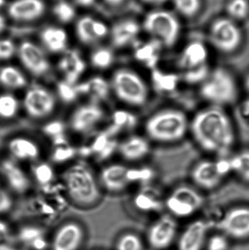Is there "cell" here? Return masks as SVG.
I'll return each mask as SVG.
<instances>
[{
  "label": "cell",
  "mask_w": 249,
  "mask_h": 250,
  "mask_svg": "<svg viewBox=\"0 0 249 250\" xmlns=\"http://www.w3.org/2000/svg\"><path fill=\"white\" fill-rule=\"evenodd\" d=\"M83 239V231L77 223H70L58 229L53 240L52 250H77Z\"/></svg>",
  "instance_id": "obj_22"
},
{
  "label": "cell",
  "mask_w": 249,
  "mask_h": 250,
  "mask_svg": "<svg viewBox=\"0 0 249 250\" xmlns=\"http://www.w3.org/2000/svg\"><path fill=\"white\" fill-rule=\"evenodd\" d=\"M56 91V95L58 101H61L64 104L74 103L80 96L76 84H73L64 80L60 81L57 83Z\"/></svg>",
  "instance_id": "obj_40"
},
{
  "label": "cell",
  "mask_w": 249,
  "mask_h": 250,
  "mask_svg": "<svg viewBox=\"0 0 249 250\" xmlns=\"http://www.w3.org/2000/svg\"><path fill=\"white\" fill-rule=\"evenodd\" d=\"M75 1H76V3L78 4L79 5L86 7V6H90L93 4L95 0H75Z\"/></svg>",
  "instance_id": "obj_52"
},
{
  "label": "cell",
  "mask_w": 249,
  "mask_h": 250,
  "mask_svg": "<svg viewBox=\"0 0 249 250\" xmlns=\"http://www.w3.org/2000/svg\"><path fill=\"white\" fill-rule=\"evenodd\" d=\"M13 205V200L10 192L0 188V214L8 212Z\"/></svg>",
  "instance_id": "obj_48"
},
{
  "label": "cell",
  "mask_w": 249,
  "mask_h": 250,
  "mask_svg": "<svg viewBox=\"0 0 249 250\" xmlns=\"http://www.w3.org/2000/svg\"><path fill=\"white\" fill-rule=\"evenodd\" d=\"M65 125L58 120H52L46 123L43 126V132L49 136L51 139L54 140L60 137L64 136Z\"/></svg>",
  "instance_id": "obj_44"
},
{
  "label": "cell",
  "mask_w": 249,
  "mask_h": 250,
  "mask_svg": "<svg viewBox=\"0 0 249 250\" xmlns=\"http://www.w3.org/2000/svg\"><path fill=\"white\" fill-rule=\"evenodd\" d=\"M190 120L183 110L165 108L153 113L145 122L146 136L153 142L171 144L182 141L190 132Z\"/></svg>",
  "instance_id": "obj_3"
},
{
  "label": "cell",
  "mask_w": 249,
  "mask_h": 250,
  "mask_svg": "<svg viewBox=\"0 0 249 250\" xmlns=\"http://www.w3.org/2000/svg\"><path fill=\"white\" fill-rule=\"evenodd\" d=\"M151 141L146 135H130L118 142L117 152L127 162H138L150 154Z\"/></svg>",
  "instance_id": "obj_19"
},
{
  "label": "cell",
  "mask_w": 249,
  "mask_h": 250,
  "mask_svg": "<svg viewBox=\"0 0 249 250\" xmlns=\"http://www.w3.org/2000/svg\"><path fill=\"white\" fill-rule=\"evenodd\" d=\"M177 231V223L171 216H164L151 227L148 233L149 245L153 249H166L172 244Z\"/></svg>",
  "instance_id": "obj_20"
},
{
  "label": "cell",
  "mask_w": 249,
  "mask_h": 250,
  "mask_svg": "<svg viewBox=\"0 0 249 250\" xmlns=\"http://www.w3.org/2000/svg\"><path fill=\"white\" fill-rule=\"evenodd\" d=\"M181 83L180 74L162 71L156 68L152 70L151 85L152 89L157 93L163 95L173 93Z\"/></svg>",
  "instance_id": "obj_26"
},
{
  "label": "cell",
  "mask_w": 249,
  "mask_h": 250,
  "mask_svg": "<svg viewBox=\"0 0 249 250\" xmlns=\"http://www.w3.org/2000/svg\"><path fill=\"white\" fill-rule=\"evenodd\" d=\"M9 157L18 163H35L39 161L42 148L37 140L29 135H16L5 144Z\"/></svg>",
  "instance_id": "obj_12"
},
{
  "label": "cell",
  "mask_w": 249,
  "mask_h": 250,
  "mask_svg": "<svg viewBox=\"0 0 249 250\" xmlns=\"http://www.w3.org/2000/svg\"><path fill=\"white\" fill-rule=\"evenodd\" d=\"M229 247L228 239L222 235H215L208 242V250H228Z\"/></svg>",
  "instance_id": "obj_46"
},
{
  "label": "cell",
  "mask_w": 249,
  "mask_h": 250,
  "mask_svg": "<svg viewBox=\"0 0 249 250\" xmlns=\"http://www.w3.org/2000/svg\"><path fill=\"white\" fill-rule=\"evenodd\" d=\"M0 175L10 191L23 195L30 190L32 179L20 163L10 157H4L0 160Z\"/></svg>",
  "instance_id": "obj_14"
},
{
  "label": "cell",
  "mask_w": 249,
  "mask_h": 250,
  "mask_svg": "<svg viewBox=\"0 0 249 250\" xmlns=\"http://www.w3.org/2000/svg\"><path fill=\"white\" fill-rule=\"evenodd\" d=\"M45 9L42 0H16L9 6L8 13L16 21H32L40 17Z\"/></svg>",
  "instance_id": "obj_25"
},
{
  "label": "cell",
  "mask_w": 249,
  "mask_h": 250,
  "mask_svg": "<svg viewBox=\"0 0 249 250\" xmlns=\"http://www.w3.org/2000/svg\"><path fill=\"white\" fill-rule=\"evenodd\" d=\"M56 148L51 154L52 160L57 163H63L70 160L76 154V150L70 146H67V143L54 145Z\"/></svg>",
  "instance_id": "obj_42"
},
{
  "label": "cell",
  "mask_w": 249,
  "mask_h": 250,
  "mask_svg": "<svg viewBox=\"0 0 249 250\" xmlns=\"http://www.w3.org/2000/svg\"><path fill=\"white\" fill-rule=\"evenodd\" d=\"M138 125L137 116L128 110L118 109L113 113L111 123L106 130L114 136L125 132H131Z\"/></svg>",
  "instance_id": "obj_28"
},
{
  "label": "cell",
  "mask_w": 249,
  "mask_h": 250,
  "mask_svg": "<svg viewBox=\"0 0 249 250\" xmlns=\"http://www.w3.org/2000/svg\"><path fill=\"white\" fill-rule=\"evenodd\" d=\"M218 227L234 239L249 237V207H238L229 210L219 221Z\"/></svg>",
  "instance_id": "obj_17"
},
{
  "label": "cell",
  "mask_w": 249,
  "mask_h": 250,
  "mask_svg": "<svg viewBox=\"0 0 249 250\" xmlns=\"http://www.w3.org/2000/svg\"><path fill=\"white\" fill-rule=\"evenodd\" d=\"M241 111H242L243 115H244L247 120H249V98L243 103Z\"/></svg>",
  "instance_id": "obj_50"
},
{
  "label": "cell",
  "mask_w": 249,
  "mask_h": 250,
  "mask_svg": "<svg viewBox=\"0 0 249 250\" xmlns=\"http://www.w3.org/2000/svg\"><path fill=\"white\" fill-rule=\"evenodd\" d=\"M208 38L210 45L218 52L230 55L242 48L245 34L241 23L225 16L211 22Z\"/></svg>",
  "instance_id": "obj_8"
},
{
  "label": "cell",
  "mask_w": 249,
  "mask_h": 250,
  "mask_svg": "<svg viewBox=\"0 0 249 250\" xmlns=\"http://www.w3.org/2000/svg\"><path fill=\"white\" fill-rule=\"evenodd\" d=\"M20 101L23 112L35 121L46 120L52 117L58 104L55 92L41 84L28 86Z\"/></svg>",
  "instance_id": "obj_9"
},
{
  "label": "cell",
  "mask_w": 249,
  "mask_h": 250,
  "mask_svg": "<svg viewBox=\"0 0 249 250\" xmlns=\"http://www.w3.org/2000/svg\"><path fill=\"white\" fill-rule=\"evenodd\" d=\"M175 13L187 19L197 16L203 7L202 0H171Z\"/></svg>",
  "instance_id": "obj_39"
},
{
  "label": "cell",
  "mask_w": 249,
  "mask_h": 250,
  "mask_svg": "<svg viewBox=\"0 0 249 250\" xmlns=\"http://www.w3.org/2000/svg\"><path fill=\"white\" fill-rule=\"evenodd\" d=\"M126 0H105L107 4H109L112 7H117V6L121 5Z\"/></svg>",
  "instance_id": "obj_51"
},
{
  "label": "cell",
  "mask_w": 249,
  "mask_h": 250,
  "mask_svg": "<svg viewBox=\"0 0 249 250\" xmlns=\"http://www.w3.org/2000/svg\"><path fill=\"white\" fill-rule=\"evenodd\" d=\"M111 93L124 105L140 108L150 98V86L136 70L127 67L116 69L109 80Z\"/></svg>",
  "instance_id": "obj_5"
},
{
  "label": "cell",
  "mask_w": 249,
  "mask_h": 250,
  "mask_svg": "<svg viewBox=\"0 0 249 250\" xmlns=\"http://www.w3.org/2000/svg\"><path fill=\"white\" fill-rule=\"evenodd\" d=\"M190 132L199 148L218 157H228L236 142V131L225 108L208 105L190 120Z\"/></svg>",
  "instance_id": "obj_1"
},
{
  "label": "cell",
  "mask_w": 249,
  "mask_h": 250,
  "mask_svg": "<svg viewBox=\"0 0 249 250\" xmlns=\"http://www.w3.org/2000/svg\"><path fill=\"white\" fill-rule=\"evenodd\" d=\"M9 250H15L12 249V248H11V249H10Z\"/></svg>",
  "instance_id": "obj_56"
},
{
  "label": "cell",
  "mask_w": 249,
  "mask_h": 250,
  "mask_svg": "<svg viewBox=\"0 0 249 250\" xmlns=\"http://www.w3.org/2000/svg\"><path fill=\"white\" fill-rule=\"evenodd\" d=\"M95 19L90 16H85L77 22L76 32L79 39L83 43L91 44L99 41L95 32Z\"/></svg>",
  "instance_id": "obj_37"
},
{
  "label": "cell",
  "mask_w": 249,
  "mask_h": 250,
  "mask_svg": "<svg viewBox=\"0 0 249 250\" xmlns=\"http://www.w3.org/2000/svg\"><path fill=\"white\" fill-rule=\"evenodd\" d=\"M155 177V171L149 166L131 167L120 163L106 165L98 173L102 189L117 193L131 185H149Z\"/></svg>",
  "instance_id": "obj_6"
},
{
  "label": "cell",
  "mask_w": 249,
  "mask_h": 250,
  "mask_svg": "<svg viewBox=\"0 0 249 250\" xmlns=\"http://www.w3.org/2000/svg\"><path fill=\"white\" fill-rule=\"evenodd\" d=\"M204 198L193 185H181L172 189L165 199L170 212L176 217H190L203 206Z\"/></svg>",
  "instance_id": "obj_10"
},
{
  "label": "cell",
  "mask_w": 249,
  "mask_h": 250,
  "mask_svg": "<svg viewBox=\"0 0 249 250\" xmlns=\"http://www.w3.org/2000/svg\"><path fill=\"white\" fill-rule=\"evenodd\" d=\"M142 31L141 22L134 18H123L117 21L110 29L111 43L118 49L131 46L137 42Z\"/></svg>",
  "instance_id": "obj_15"
},
{
  "label": "cell",
  "mask_w": 249,
  "mask_h": 250,
  "mask_svg": "<svg viewBox=\"0 0 249 250\" xmlns=\"http://www.w3.org/2000/svg\"><path fill=\"white\" fill-rule=\"evenodd\" d=\"M0 86L8 92L22 90L29 86V80L26 74L16 66H3L0 68Z\"/></svg>",
  "instance_id": "obj_27"
},
{
  "label": "cell",
  "mask_w": 249,
  "mask_h": 250,
  "mask_svg": "<svg viewBox=\"0 0 249 250\" xmlns=\"http://www.w3.org/2000/svg\"><path fill=\"white\" fill-rule=\"evenodd\" d=\"M141 24L143 31L165 48L175 46L182 32L179 16L162 7L148 12Z\"/></svg>",
  "instance_id": "obj_7"
},
{
  "label": "cell",
  "mask_w": 249,
  "mask_h": 250,
  "mask_svg": "<svg viewBox=\"0 0 249 250\" xmlns=\"http://www.w3.org/2000/svg\"><path fill=\"white\" fill-rule=\"evenodd\" d=\"M230 160L232 173L249 185V148L235 153L230 157Z\"/></svg>",
  "instance_id": "obj_33"
},
{
  "label": "cell",
  "mask_w": 249,
  "mask_h": 250,
  "mask_svg": "<svg viewBox=\"0 0 249 250\" xmlns=\"http://www.w3.org/2000/svg\"><path fill=\"white\" fill-rule=\"evenodd\" d=\"M149 185H143L134 197V202L139 209L154 211L162 207L160 194L157 189Z\"/></svg>",
  "instance_id": "obj_29"
},
{
  "label": "cell",
  "mask_w": 249,
  "mask_h": 250,
  "mask_svg": "<svg viewBox=\"0 0 249 250\" xmlns=\"http://www.w3.org/2000/svg\"><path fill=\"white\" fill-rule=\"evenodd\" d=\"M209 225L203 220L191 223L178 241L179 250H201L206 239Z\"/></svg>",
  "instance_id": "obj_24"
},
{
  "label": "cell",
  "mask_w": 249,
  "mask_h": 250,
  "mask_svg": "<svg viewBox=\"0 0 249 250\" xmlns=\"http://www.w3.org/2000/svg\"><path fill=\"white\" fill-rule=\"evenodd\" d=\"M11 236L10 230L4 222L0 221V250L11 249Z\"/></svg>",
  "instance_id": "obj_47"
},
{
  "label": "cell",
  "mask_w": 249,
  "mask_h": 250,
  "mask_svg": "<svg viewBox=\"0 0 249 250\" xmlns=\"http://www.w3.org/2000/svg\"><path fill=\"white\" fill-rule=\"evenodd\" d=\"M209 47L200 41H192L184 45L177 58V65L183 71L209 64Z\"/></svg>",
  "instance_id": "obj_18"
},
{
  "label": "cell",
  "mask_w": 249,
  "mask_h": 250,
  "mask_svg": "<svg viewBox=\"0 0 249 250\" xmlns=\"http://www.w3.org/2000/svg\"><path fill=\"white\" fill-rule=\"evenodd\" d=\"M192 185L199 189L213 190L223 182L216 166V160L203 159L196 163L190 171Z\"/></svg>",
  "instance_id": "obj_16"
},
{
  "label": "cell",
  "mask_w": 249,
  "mask_h": 250,
  "mask_svg": "<svg viewBox=\"0 0 249 250\" xmlns=\"http://www.w3.org/2000/svg\"><path fill=\"white\" fill-rule=\"evenodd\" d=\"M91 64L99 70L109 69L115 62V54L111 48H102L95 50L91 55Z\"/></svg>",
  "instance_id": "obj_36"
},
{
  "label": "cell",
  "mask_w": 249,
  "mask_h": 250,
  "mask_svg": "<svg viewBox=\"0 0 249 250\" xmlns=\"http://www.w3.org/2000/svg\"><path fill=\"white\" fill-rule=\"evenodd\" d=\"M116 250H143V244L137 235L127 233L118 241Z\"/></svg>",
  "instance_id": "obj_41"
},
{
  "label": "cell",
  "mask_w": 249,
  "mask_h": 250,
  "mask_svg": "<svg viewBox=\"0 0 249 250\" xmlns=\"http://www.w3.org/2000/svg\"><path fill=\"white\" fill-rule=\"evenodd\" d=\"M105 116L101 104L89 101L73 110L69 117L68 126L75 134L87 135L104 121Z\"/></svg>",
  "instance_id": "obj_11"
},
{
  "label": "cell",
  "mask_w": 249,
  "mask_h": 250,
  "mask_svg": "<svg viewBox=\"0 0 249 250\" xmlns=\"http://www.w3.org/2000/svg\"><path fill=\"white\" fill-rule=\"evenodd\" d=\"M32 177L38 185L42 188H46L54 185L56 171L52 165L39 160L32 163Z\"/></svg>",
  "instance_id": "obj_32"
},
{
  "label": "cell",
  "mask_w": 249,
  "mask_h": 250,
  "mask_svg": "<svg viewBox=\"0 0 249 250\" xmlns=\"http://www.w3.org/2000/svg\"><path fill=\"white\" fill-rule=\"evenodd\" d=\"M80 96H86L89 101L101 104L111 95L109 81L101 76H95L76 84Z\"/></svg>",
  "instance_id": "obj_21"
},
{
  "label": "cell",
  "mask_w": 249,
  "mask_h": 250,
  "mask_svg": "<svg viewBox=\"0 0 249 250\" xmlns=\"http://www.w3.org/2000/svg\"><path fill=\"white\" fill-rule=\"evenodd\" d=\"M199 95L209 105L225 108L238 101V81L232 72L226 67L212 69L209 77L199 86Z\"/></svg>",
  "instance_id": "obj_4"
},
{
  "label": "cell",
  "mask_w": 249,
  "mask_h": 250,
  "mask_svg": "<svg viewBox=\"0 0 249 250\" xmlns=\"http://www.w3.org/2000/svg\"><path fill=\"white\" fill-rule=\"evenodd\" d=\"M21 108V101L12 92L0 93V120L12 121L19 116Z\"/></svg>",
  "instance_id": "obj_30"
},
{
  "label": "cell",
  "mask_w": 249,
  "mask_h": 250,
  "mask_svg": "<svg viewBox=\"0 0 249 250\" xmlns=\"http://www.w3.org/2000/svg\"><path fill=\"white\" fill-rule=\"evenodd\" d=\"M211 70V67L207 64L197 68L183 71L180 74L181 82L190 86H200L209 77Z\"/></svg>",
  "instance_id": "obj_38"
},
{
  "label": "cell",
  "mask_w": 249,
  "mask_h": 250,
  "mask_svg": "<svg viewBox=\"0 0 249 250\" xmlns=\"http://www.w3.org/2000/svg\"><path fill=\"white\" fill-rule=\"evenodd\" d=\"M18 54L23 68L34 77H45L49 73V60L38 45L31 42H22Z\"/></svg>",
  "instance_id": "obj_13"
},
{
  "label": "cell",
  "mask_w": 249,
  "mask_h": 250,
  "mask_svg": "<svg viewBox=\"0 0 249 250\" xmlns=\"http://www.w3.org/2000/svg\"><path fill=\"white\" fill-rule=\"evenodd\" d=\"M4 26H5V21H4V18L0 15V33L4 29Z\"/></svg>",
  "instance_id": "obj_53"
},
{
  "label": "cell",
  "mask_w": 249,
  "mask_h": 250,
  "mask_svg": "<svg viewBox=\"0 0 249 250\" xmlns=\"http://www.w3.org/2000/svg\"><path fill=\"white\" fill-rule=\"evenodd\" d=\"M41 39L47 49L51 52H61L67 46V34L65 31L59 28H47L41 34Z\"/></svg>",
  "instance_id": "obj_31"
},
{
  "label": "cell",
  "mask_w": 249,
  "mask_h": 250,
  "mask_svg": "<svg viewBox=\"0 0 249 250\" xmlns=\"http://www.w3.org/2000/svg\"><path fill=\"white\" fill-rule=\"evenodd\" d=\"M19 239L23 245L33 250H43L47 245L43 232L37 228L28 227L22 229Z\"/></svg>",
  "instance_id": "obj_34"
},
{
  "label": "cell",
  "mask_w": 249,
  "mask_h": 250,
  "mask_svg": "<svg viewBox=\"0 0 249 250\" xmlns=\"http://www.w3.org/2000/svg\"><path fill=\"white\" fill-rule=\"evenodd\" d=\"M60 179L63 190L76 205L92 207L100 200L102 189L98 175L86 163H71L64 169Z\"/></svg>",
  "instance_id": "obj_2"
},
{
  "label": "cell",
  "mask_w": 249,
  "mask_h": 250,
  "mask_svg": "<svg viewBox=\"0 0 249 250\" xmlns=\"http://www.w3.org/2000/svg\"><path fill=\"white\" fill-rule=\"evenodd\" d=\"M245 85L249 90V73L247 75V78H246Z\"/></svg>",
  "instance_id": "obj_54"
},
{
  "label": "cell",
  "mask_w": 249,
  "mask_h": 250,
  "mask_svg": "<svg viewBox=\"0 0 249 250\" xmlns=\"http://www.w3.org/2000/svg\"><path fill=\"white\" fill-rule=\"evenodd\" d=\"M1 2H2V1H1V0H0V4H1Z\"/></svg>",
  "instance_id": "obj_55"
},
{
  "label": "cell",
  "mask_w": 249,
  "mask_h": 250,
  "mask_svg": "<svg viewBox=\"0 0 249 250\" xmlns=\"http://www.w3.org/2000/svg\"><path fill=\"white\" fill-rule=\"evenodd\" d=\"M16 51L13 41L7 39L0 41V61H7L13 58Z\"/></svg>",
  "instance_id": "obj_45"
},
{
  "label": "cell",
  "mask_w": 249,
  "mask_h": 250,
  "mask_svg": "<svg viewBox=\"0 0 249 250\" xmlns=\"http://www.w3.org/2000/svg\"><path fill=\"white\" fill-rule=\"evenodd\" d=\"M225 16L241 23L249 19V0H228Z\"/></svg>",
  "instance_id": "obj_35"
},
{
  "label": "cell",
  "mask_w": 249,
  "mask_h": 250,
  "mask_svg": "<svg viewBox=\"0 0 249 250\" xmlns=\"http://www.w3.org/2000/svg\"><path fill=\"white\" fill-rule=\"evenodd\" d=\"M58 69L62 75V80L77 84L86 70V63L76 51L66 53L58 64Z\"/></svg>",
  "instance_id": "obj_23"
},
{
  "label": "cell",
  "mask_w": 249,
  "mask_h": 250,
  "mask_svg": "<svg viewBox=\"0 0 249 250\" xmlns=\"http://www.w3.org/2000/svg\"><path fill=\"white\" fill-rule=\"evenodd\" d=\"M143 3L148 4V5L152 6L154 8H157V7H162L163 4L168 1H171V0H141Z\"/></svg>",
  "instance_id": "obj_49"
},
{
  "label": "cell",
  "mask_w": 249,
  "mask_h": 250,
  "mask_svg": "<svg viewBox=\"0 0 249 250\" xmlns=\"http://www.w3.org/2000/svg\"><path fill=\"white\" fill-rule=\"evenodd\" d=\"M54 13L62 22L70 21L76 14L74 8L66 1H61L57 4L54 7Z\"/></svg>",
  "instance_id": "obj_43"
}]
</instances>
